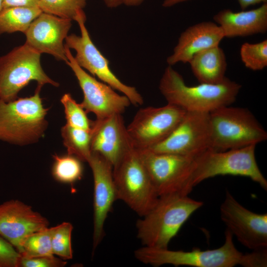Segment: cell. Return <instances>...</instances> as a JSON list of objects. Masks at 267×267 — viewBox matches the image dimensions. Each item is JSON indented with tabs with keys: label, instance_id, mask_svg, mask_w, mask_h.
<instances>
[{
	"label": "cell",
	"instance_id": "1",
	"mask_svg": "<svg viewBox=\"0 0 267 267\" xmlns=\"http://www.w3.org/2000/svg\"><path fill=\"white\" fill-rule=\"evenodd\" d=\"M223 244L212 250L192 249L191 251L171 250L143 246L134 251L135 258L140 262L154 267L164 265L194 267H265L267 254L262 250L244 254L238 251L233 240V235L226 229Z\"/></svg>",
	"mask_w": 267,
	"mask_h": 267
},
{
	"label": "cell",
	"instance_id": "2",
	"mask_svg": "<svg viewBox=\"0 0 267 267\" xmlns=\"http://www.w3.org/2000/svg\"><path fill=\"white\" fill-rule=\"evenodd\" d=\"M159 88L168 104L179 107L186 112L209 113L233 103L241 85L226 78L218 84L187 86L182 76L169 65L161 79Z\"/></svg>",
	"mask_w": 267,
	"mask_h": 267
},
{
	"label": "cell",
	"instance_id": "3",
	"mask_svg": "<svg viewBox=\"0 0 267 267\" xmlns=\"http://www.w3.org/2000/svg\"><path fill=\"white\" fill-rule=\"evenodd\" d=\"M188 195L174 193L159 196L152 208L136 224L137 237L143 246L168 248L190 217L203 206Z\"/></svg>",
	"mask_w": 267,
	"mask_h": 267
},
{
	"label": "cell",
	"instance_id": "4",
	"mask_svg": "<svg viewBox=\"0 0 267 267\" xmlns=\"http://www.w3.org/2000/svg\"><path fill=\"white\" fill-rule=\"evenodd\" d=\"M38 85L33 95L6 102L0 99V140L19 145L36 142L48 125Z\"/></svg>",
	"mask_w": 267,
	"mask_h": 267
},
{
	"label": "cell",
	"instance_id": "5",
	"mask_svg": "<svg viewBox=\"0 0 267 267\" xmlns=\"http://www.w3.org/2000/svg\"><path fill=\"white\" fill-rule=\"evenodd\" d=\"M209 115L210 149L223 151L256 145L267 139V132L247 109L223 106Z\"/></svg>",
	"mask_w": 267,
	"mask_h": 267
},
{
	"label": "cell",
	"instance_id": "6",
	"mask_svg": "<svg viewBox=\"0 0 267 267\" xmlns=\"http://www.w3.org/2000/svg\"><path fill=\"white\" fill-rule=\"evenodd\" d=\"M255 148L252 145L223 151L209 149L195 157L191 188L209 178L232 175L249 178L267 190V180L257 164Z\"/></svg>",
	"mask_w": 267,
	"mask_h": 267
},
{
	"label": "cell",
	"instance_id": "7",
	"mask_svg": "<svg viewBox=\"0 0 267 267\" xmlns=\"http://www.w3.org/2000/svg\"><path fill=\"white\" fill-rule=\"evenodd\" d=\"M117 200L142 217L155 205L159 196L137 150L126 152L113 166Z\"/></svg>",
	"mask_w": 267,
	"mask_h": 267
},
{
	"label": "cell",
	"instance_id": "8",
	"mask_svg": "<svg viewBox=\"0 0 267 267\" xmlns=\"http://www.w3.org/2000/svg\"><path fill=\"white\" fill-rule=\"evenodd\" d=\"M41 53L24 44L0 57V99L8 102L17 98L19 91L31 81L43 86L58 87L44 72Z\"/></svg>",
	"mask_w": 267,
	"mask_h": 267
},
{
	"label": "cell",
	"instance_id": "9",
	"mask_svg": "<svg viewBox=\"0 0 267 267\" xmlns=\"http://www.w3.org/2000/svg\"><path fill=\"white\" fill-rule=\"evenodd\" d=\"M136 149L159 196L190 193L192 189L190 180L194 158Z\"/></svg>",
	"mask_w": 267,
	"mask_h": 267
},
{
	"label": "cell",
	"instance_id": "10",
	"mask_svg": "<svg viewBox=\"0 0 267 267\" xmlns=\"http://www.w3.org/2000/svg\"><path fill=\"white\" fill-rule=\"evenodd\" d=\"M86 21V15L79 17L76 21L79 26L81 35L71 34L68 35L65 40V45L76 51L74 57L76 62L81 67L97 76L103 83L123 93L128 97L131 104L135 106L142 105L143 98L136 89L122 83L112 72L109 61L91 41L85 25Z\"/></svg>",
	"mask_w": 267,
	"mask_h": 267
},
{
	"label": "cell",
	"instance_id": "11",
	"mask_svg": "<svg viewBox=\"0 0 267 267\" xmlns=\"http://www.w3.org/2000/svg\"><path fill=\"white\" fill-rule=\"evenodd\" d=\"M186 111L168 104L140 109L127 127L134 148L148 149L166 138L183 118Z\"/></svg>",
	"mask_w": 267,
	"mask_h": 267
},
{
	"label": "cell",
	"instance_id": "12",
	"mask_svg": "<svg viewBox=\"0 0 267 267\" xmlns=\"http://www.w3.org/2000/svg\"><path fill=\"white\" fill-rule=\"evenodd\" d=\"M211 143L209 113L186 112L180 122L166 138L144 149L195 158L210 149Z\"/></svg>",
	"mask_w": 267,
	"mask_h": 267
},
{
	"label": "cell",
	"instance_id": "13",
	"mask_svg": "<svg viewBox=\"0 0 267 267\" xmlns=\"http://www.w3.org/2000/svg\"><path fill=\"white\" fill-rule=\"evenodd\" d=\"M67 64L74 72L83 91L84 99L80 103L87 113H94L96 119L114 114H122L131 104L125 95L118 94L108 85L97 81L76 62L70 48L65 45Z\"/></svg>",
	"mask_w": 267,
	"mask_h": 267
},
{
	"label": "cell",
	"instance_id": "14",
	"mask_svg": "<svg viewBox=\"0 0 267 267\" xmlns=\"http://www.w3.org/2000/svg\"><path fill=\"white\" fill-rule=\"evenodd\" d=\"M220 215L226 229L243 246L253 251L267 248V213L250 211L226 190L220 207Z\"/></svg>",
	"mask_w": 267,
	"mask_h": 267
},
{
	"label": "cell",
	"instance_id": "15",
	"mask_svg": "<svg viewBox=\"0 0 267 267\" xmlns=\"http://www.w3.org/2000/svg\"><path fill=\"white\" fill-rule=\"evenodd\" d=\"M93 178V250L105 234L104 225L114 202L117 200L112 165L99 154L91 152L88 161Z\"/></svg>",
	"mask_w": 267,
	"mask_h": 267
},
{
	"label": "cell",
	"instance_id": "16",
	"mask_svg": "<svg viewBox=\"0 0 267 267\" xmlns=\"http://www.w3.org/2000/svg\"><path fill=\"white\" fill-rule=\"evenodd\" d=\"M48 225L46 218L21 201L12 199L0 204V235L18 252L28 236Z\"/></svg>",
	"mask_w": 267,
	"mask_h": 267
},
{
	"label": "cell",
	"instance_id": "17",
	"mask_svg": "<svg viewBox=\"0 0 267 267\" xmlns=\"http://www.w3.org/2000/svg\"><path fill=\"white\" fill-rule=\"evenodd\" d=\"M72 21L43 12L24 33L25 43L41 54L47 53L66 62L67 58L64 41L68 35Z\"/></svg>",
	"mask_w": 267,
	"mask_h": 267
},
{
	"label": "cell",
	"instance_id": "18",
	"mask_svg": "<svg viewBox=\"0 0 267 267\" xmlns=\"http://www.w3.org/2000/svg\"><path fill=\"white\" fill-rule=\"evenodd\" d=\"M91 150L99 154L113 166L134 147L122 114L92 121Z\"/></svg>",
	"mask_w": 267,
	"mask_h": 267
},
{
	"label": "cell",
	"instance_id": "19",
	"mask_svg": "<svg viewBox=\"0 0 267 267\" xmlns=\"http://www.w3.org/2000/svg\"><path fill=\"white\" fill-rule=\"evenodd\" d=\"M224 38L221 27L214 22L204 21L191 26L180 34L167 62L170 66L178 62L188 63L198 52L219 45Z\"/></svg>",
	"mask_w": 267,
	"mask_h": 267
},
{
	"label": "cell",
	"instance_id": "20",
	"mask_svg": "<svg viewBox=\"0 0 267 267\" xmlns=\"http://www.w3.org/2000/svg\"><path fill=\"white\" fill-rule=\"evenodd\" d=\"M213 19L222 29L224 38L264 34L267 31V2L250 10L236 12L222 9L214 16Z\"/></svg>",
	"mask_w": 267,
	"mask_h": 267
},
{
	"label": "cell",
	"instance_id": "21",
	"mask_svg": "<svg viewBox=\"0 0 267 267\" xmlns=\"http://www.w3.org/2000/svg\"><path fill=\"white\" fill-rule=\"evenodd\" d=\"M188 63L200 83L218 84L226 78V57L223 49L219 45L198 52Z\"/></svg>",
	"mask_w": 267,
	"mask_h": 267
},
{
	"label": "cell",
	"instance_id": "22",
	"mask_svg": "<svg viewBox=\"0 0 267 267\" xmlns=\"http://www.w3.org/2000/svg\"><path fill=\"white\" fill-rule=\"evenodd\" d=\"M43 11L38 7H13L0 12V35L21 32L25 33Z\"/></svg>",
	"mask_w": 267,
	"mask_h": 267
},
{
	"label": "cell",
	"instance_id": "23",
	"mask_svg": "<svg viewBox=\"0 0 267 267\" xmlns=\"http://www.w3.org/2000/svg\"><path fill=\"white\" fill-rule=\"evenodd\" d=\"M61 134L68 154L88 162L91 154V130L76 128L66 124L61 128Z\"/></svg>",
	"mask_w": 267,
	"mask_h": 267
},
{
	"label": "cell",
	"instance_id": "24",
	"mask_svg": "<svg viewBox=\"0 0 267 267\" xmlns=\"http://www.w3.org/2000/svg\"><path fill=\"white\" fill-rule=\"evenodd\" d=\"M54 162L52 175L57 181L65 183H73L81 179L83 174L82 161L77 157L67 154L52 156Z\"/></svg>",
	"mask_w": 267,
	"mask_h": 267
},
{
	"label": "cell",
	"instance_id": "25",
	"mask_svg": "<svg viewBox=\"0 0 267 267\" xmlns=\"http://www.w3.org/2000/svg\"><path fill=\"white\" fill-rule=\"evenodd\" d=\"M52 227L35 232L23 241L18 251L21 257L32 258L53 256L51 244Z\"/></svg>",
	"mask_w": 267,
	"mask_h": 267
},
{
	"label": "cell",
	"instance_id": "26",
	"mask_svg": "<svg viewBox=\"0 0 267 267\" xmlns=\"http://www.w3.org/2000/svg\"><path fill=\"white\" fill-rule=\"evenodd\" d=\"M44 12L76 21L85 15L86 0H39Z\"/></svg>",
	"mask_w": 267,
	"mask_h": 267
},
{
	"label": "cell",
	"instance_id": "27",
	"mask_svg": "<svg viewBox=\"0 0 267 267\" xmlns=\"http://www.w3.org/2000/svg\"><path fill=\"white\" fill-rule=\"evenodd\" d=\"M73 226L69 222H63L52 227L51 244L53 255L64 260L73 258L71 235Z\"/></svg>",
	"mask_w": 267,
	"mask_h": 267
},
{
	"label": "cell",
	"instance_id": "28",
	"mask_svg": "<svg viewBox=\"0 0 267 267\" xmlns=\"http://www.w3.org/2000/svg\"><path fill=\"white\" fill-rule=\"evenodd\" d=\"M240 55L245 66L253 71L262 70L267 66V40L256 44H242Z\"/></svg>",
	"mask_w": 267,
	"mask_h": 267
},
{
	"label": "cell",
	"instance_id": "29",
	"mask_svg": "<svg viewBox=\"0 0 267 267\" xmlns=\"http://www.w3.org/2000/svg\"><path fill=\"white\" fill-rule=\"evenodd\" d=\"M60 101L64 108L67 124L76 128L91 130L92 121L88 118L85 109L70 93H65Z\"/></svg>",
	"mask_w": 267,
	"mask_h": 267
},
{
	"label": "cell",
	"instance_id": "30",
	"mask_svg": "<svg viewBox=\"0 0 267 267\" xmlns=\"http://www.w3.org/2000/svg\"><path fill=\"white\" fill-rule=\"evenodd\" d=\"M20 257L15 247L0 235V267H18Z\"/></svg>",
	"mask_w": 267,
	"mask_h": 267
},
{
	"label": "cell",
	"instance_id": "31",
	"mask_svg": "<svg viewBox=\"0 0 267 267\" xmlns=\"http://www.w3.org/2000/svg\"><path fill=\"white\" fill-rule=\"evenodd\" d=\"M66 262L54 256L32 258L20 257L18 267H63Z\"/></svg>",
	"mask_w": 267,
	"mask_h": 267
},
{
	"label": "cell",
	"instance_id": "32",
	"mask_svg": "<svg viewBox=\"0 0 267 267\" xmlns=\"http://www.w3.org/2000/svg\"><path fill=\"white\" fill-rule=\"evenodd\" d=\"M2 6L3 9L13 7H38L41 8L39 0H2Z\"/></svg>",
	"mask_w": 267,
	"mask_h": 267
},
{
	"label": "cell",
	"instance_id": "33",
	"mask_svg": "<svg viewBox=\"0 0 267 267\" xmlns=\"http://www.w3.org/2000/svg\"><path fill=\"white\" fill-rule=\"evenodd\" d=\"M241 8L244 10L252 5L267 2V0H238Z\"/></svg>",
	"mask_w": 267,
	"mask_h": 267
},
{
	"label": "cell",
	"instance_id": "34",
	"mask_svg": "<svg viewBox=\"0 0 267 267\" xmlns=\"http://www.w3.org/2000/svg\"><path fill=\"white\" fill-rule=\"evenodd\" d=\"M106 5L109 8L117 7L123 4V0H104Z\"/></svg>",
	"mask_w": 267,
	"mask_h": 267
},
{
	"label": "cell",
	"instance_id": "35",
	"mask_svg": "<svg viewBox=\"0 0 267 267\" xmlns=\"http://www.w3.org/2000/svg\"><path fill=\"white\" fill-rule=\"evenodd\" d=\"M190 0H164L162 6L165 7H169L177 4Z\"/></svg>",
	"mask_w": 267,
	"mask_h": 267
},
{
	"label": "cell",
	"instance_id": "36",
	"mask_svg": "<svg viewBox=\"0 0 267 267\" xmlns=\"http://www.w3.org/2000/svg\"><path fill=\"white\" fill-rule=\"evenodd\" d=\"M144 0H123V4L129 6H134L140 5Z\"/></svg>",
	"mask_w": 267,
	"mask_h": 267
},
{
	"label": "cell",
	"instance_id": "37",
	"mask_svg": "<svg viewBox=\"0 0 267 267\" xmlns=\"http://www.w3.org/2000/svg\"><path fill=\"white\" fill-rule=\"evenodd\" d=\"M2 9H3L2 0H0V12L2 10Z\"/></svg>",
	"mask_w": 267,
	"mask_h": 267
}]
</instances>
